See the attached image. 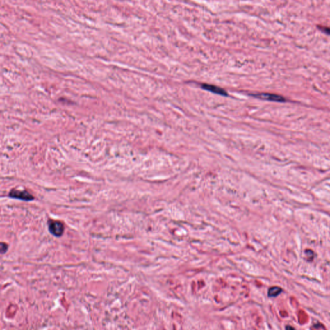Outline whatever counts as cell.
Returning <instances> with one entry per match:
<instances>
[{
    "mask_svg": "<svg viewBox=\"0 0 330 330\" xmlns=\"http://www.w3.org/2000/svg\"><path fill=\"white\" fill-rule=\"evenodd\" d=\"M47 224H48L49 231L52 236L56 237H60L63 236L65 227L61 221H55V220H49Z\"/></svg>",
    "mask_w": 330,
    "mask_h": 330,
    "instance_id": "1",
    "label": "cell"
},
{
    "mask_svg": "<svg viewBox=\"0 0 330 330\" xmlns=\"http://www.w3.org/2000/svg\"><path fill=\"white\" fill-rule=\"evenodd\" d=\"M318 28H319L321 31L324 32L326 34H328L330 35V28L328 27H326V26H318Z\"/></svg>",
    "mask_w": 330,
    "mask_h": 330,
    "instance_id": "7",
    "label": "cell"
},
{
    "mask_svg": "<svg viewBox=\"0 0 330 330\" xmlns=\"http://www.w3.org/2000/svg\"><path fill=\"white\" fill-rule=\"evenodd\" d=\"M201 88L204 89V90L210 92L213 94L221 95L222 96H227L228 93L224 90V89L221 88V87H219L217 86L213 85H208V84H202Z\"/></svg>",
    "mask_w": 330,
    "mask_h": 330,
    "instance_id": "3",
    "label": "cell"
},
{
    "mask_svg": "<svg viewBox=\"0 0 330 330\" xmlns=\"http://www.w3.org/2000/svg\"><path fill=\"white\" fill-rule=\"evenodd\" d=\"M282 291L281 288L277 286H274L270 288L268 290V296L270 297H275L278 296Z\"/></svg>",
    "mask_w": 330,
    "mask_h": 330,
    "instance_id": "5",
    "label": "cell"
},
{
    "mask_svg": "<svg viewBox=\"0 0 330 330\" xmlns=\"http://www.w3.org/2000/svg\"><path fill=\"white\" fill-rule=\"evenodd\" d=\"M286 329H295V328H293V327H290V326H287V327H286Z\"/></svg>",
    "mask_w": 330,
    "mask_h": 330,
    "instance_id": "8",
    "label": "cell"
},
{
    "mask_svg": "<svg viewBox=\"0 0 330 330\" xmlns=\"http://www.w3.org/2000/svg\"><path fill=\"white\" fill-rule=\"evenodd\" d=\"M8 197L17 199V200L23 201H32L34 199V197L31 194H30L26 190H19L16 189H13L10 190Z\"/></svg>",
    "mask_w": 330,
    "mask_h": 330,
    "instance_id": "2",
    "label": "cell"
},
{
    "mask_svg": "<svg viewBox=\"0 0 330 330\" xmlns=\"http://www.w3.org/2000/svg\"><path fill=\"white\" fill-rule=\"evenodd\" d=\"M0 246H1V249H0L1 254H5V253L8 251V245H7V244L5 243V242H1Z\"/></svg>",
    "mask_w": 330,
    "mask_h": 330,
    "instance_id": "6",
    "label": "cell"
},
{
    "mask_svg": "<svg viewBox=\"0 0 330 330\" xmlns=\"http://www.w3.org/2000/svg\"><path fill=\"white\" fill-rule=\"evenodd\" d=\"M255 97L259 98L261 99L270 101H276V102H282L284 101V98L282 96H278V95L267 94V93H261L254 95Z\"/></svg>",
    "mask_w": 330,
    "mask_h": 330,
    "instance_id": "4",
    "label": "cell"
}]
</instances>
